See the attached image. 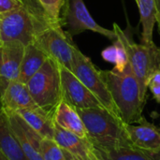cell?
Here are the masks:
<instances>
[{"label": "cell", "instance_id": "1", "mask_svg": "<svg viewBox=\"0 0 160 160\" xmlns=\"http://www.w3.org/2000/svg\"><path fill=\"white\" fill-rule=\"evenodd\" d=\"M121 119L127 124L138 123L142 118L144 102L140 85L128 61L112 70H100Z\"/></svg>", "mask_w": 160, "mask_h": 160}, {"label": "cell", "instance_id": "2", "mask_svg": "<svg viewBox=\"0 0 160 160\" xmlns=\"http://www.w3.org/2000/svg\"><path fill=\"white\" fill-rule=\"evenodd\" d=\"M87 131L88 140L98 152L133 147L124 128V121L105 108L76 109Z\"/></svg>", "mask_w": 160, "mask_h": 160}, {"label": "cell", "instance_id": "3", "mask_svg": "<svg viewBox=\"0 0 160 160\" xmlns=\"http://www.w3.org/2000/svg\"><path fill=\"white\" fill-rule=\"evenodd\" d=\"M49 25L52 24L39 7L29 0H23L21 7L0 15L2 43L15 40L24 46L33 44L36 38Z\"/></svg>", "mask_w": 160, "mask_h": 160}, {"label": "cell", "instance_id": "4", "mask_svg": "<svg viewBox=\"0 0 160 160\" xmlns=\"http://www.w3.org/2000/svg\"><path fill=\"white\" fill-rule=\"evenodd\" d=\"M113 31L116 41L124 50L138 80L141 98L145 103L149 80L155 71L160 69V47L155 43L151 45L135 43L116 23H113Z\"/></svg>", "mask_w": 160, "mask_h": 160}, {"label": "cell", "instance_id": "5", "mask_svg": "<svg viewBox=\"0 0 160 160\" xmlns=\"http://www.w3.org/2000/svg\"><path fill=\"white\" fill-rule=\"evenodd\" d=\"M26 85L37 106L53 116L57 105L62 100L59 65L48 58Z\"/></svg>", "mask_w": 160, "mask_h": 160}, {"label": "cell", "instance_id": "6", "mask_svg": "<svg viewBox=\"0 0 160 160\" xmlns=\"http://www.w3.org/2000/svg\"><path fill=\"white\" fill-rule=\"evenodd\" d=\"M33 44L60 67L72 70L75 54L79 49L62 26L49 25L36 38Z\"/></svg>", "mask_w": 160, "mask_h": 160}, {"label": "cell", "instance_id": "7", "mask_svg": "<svg viewBox=\"0 0 160 160\" xmlns=\"http://www.w3.org/2000/svg\"><path fill=\"white\" fill-rule=\"evenodd\" d=\"M71 72L83 83V85L98 99L102 106L115 116L120 117L119 112L112 100L111 93L98 69L89 57L80 50L76 52Z\"/></svg>", "mask_w": 160, "mask_h": 160}, {"label": "cell", "instance_id": "8", "mask_svg": "<svg viewBox=\"0 0 160 160\" xmlns=\"http://www.w3.org/2000/svg\"><path fill=\"white\" fill-rule=\"evenodd\" d=\"M62 26L67 27V33L70 37L92 31L104 36L113 43L117 40L113 29L104 28L93 19L83 0H66L62 10Z\"/></svg>", "mask_w": 160, "mask_h": 160}, {"label": "cell", "instance_id": "9", "mask_svg": "<svg viewBox=\"0 0 160 160\" xmlns=\"http://www.w3.org/2000/svg\"><path fill=\"white\" fill-rule=\"evenodd\" d=\"M62 99L75 109L104 108L98 99L68 68L60 67Z\"/></svg>", "mask_w": 160, "mask_h": 160}, {"label": "cell", "instance_id": "10", "mask_svg": "<svg viewBox=\"0 0 160 160\" xmlns=\"http://www.w3.org/2000/svg\"><path fill=\"white\" fill-rule=\"evenodd\" d=\"M25 46L19 41L3 42L0 45V97L13 81H17Z\"/></svg>", "mask_w": 160, "mask_h": 160}, {"label": "cell", "instance_id": "11", "mask_svg": "<svg viewBox=\"0 0 160 160\" xmlns=\"http://www.w3.org/2000/svg\"><path fill=\"white\" fill-rule=\"evenodd\" d=\"M135 124L138 125L124 123L125 130L132 146L150 152L160 151L159 129L143 117Z\"/></svg>", "mask_w": 160, "mask_h": 160}, {"label": "cell", "instance_id": "12", "mask_svg": "<svg viewBox=\"0 0 160 160\" xmlns=\"http://www.w3.org/2000/svg\"><path fill=\"white\" fill-rule=\"evenodd\" d=\"M54 142L59 147L83 160H101L89 140L82 139L54 124Z\"/></svg>", "mask_w": 160, "mask_h": 160}, {"label": "cell", "instance_id": "13", "mask_svg": "<svg viewBox=\"0 0 160 160\" xmlns=\"http://www.w3.org/2000/svg\"><path fill=\"white\" fill-rule=\"evenodd\" d=\"M0 105L3 110L13 112L23 109L39 108L33 100L27 85L18 80L9 82L0 97Z\"/></svg>", "mask_w": 160, "mask_h": 160}, {"label": "cell", "instance_id": "14", "mask_svg": "<svg viewBox=\"0 0 160 160\" xmlns=\"http://www.w3.org/2000/svg\"><path fill=\"white\" fill-rule=\"evenodd\" d=\"M53 122L60 128L74 133L78 137L88 140L87 131L76 109L63 99L54 111Z\"/></svg>", "mask_w": 160, "mask_h": 160}, {"label": "cell", "instance_id": "15", "mask_svg": "<svg viewBox=\"0 0 160 160\" xmlns=\"http://www.w3.org/2000/svg\"><path fill=\"white\" fill-rule=\"evenodd\" d=\"M38 135L46 139H53V116L40 108L23 109L16 112Z\"/></svg>", "mask_w": 160, "mask_h": 160}, {"label": "cell", "instance_id": "16", "mask_svg": "<svg viewBox=\"0 0 160 160\" xmlns=\"http://www.w3.org/2000/svg\"><path fill=\"white\" fill-rule=\"evenodd\" d=\"M0 150L9 160H27L0 105Z\"/></svg>", "mask_w": 160, "mask_h": 160}, {"label": "cell", "instance_id": "17", "mask_svg": "<svg viewBox=\"0 0 160 160\" xmlns=\"http://www.w3.org/2000/svg\"><path fill=\"white\" fill-rule=\"evenodd\" d=\"M47 59L48 56L36 45L29 44L25 46L18 81L26 84L33 75L40 69Z\"/></svg>", "mask_w": 160, "mask_h": 160}, {"label": "cell", "instance_id": "18", "mask_svg": "<svg viewBox=\"0 0 160 160\" xmlns=\"http://www.w3.org/2000/svg\"><path fill=\"white\" fill-rule=\"evenodd\" d=\"M136 3L140 11V22L142 26V44L151 45L155 43L153 33L158 17L156 0H136Z\"/></svg>", "mask_w": 160, "mask_h": 160}, {"label": "cell", "instance_id": "19", "mask_svg": "<svg viewBox=\"0 0 160 160\" xmlns=\"http://www.w3.org/2000/svg\"><path fill=\"white\" fill-rule=\"evenodd\" d=\"M96 153L101 160H160V151L150 152L135 147H121L109 152L96 150Z\"/></svg>", "mask_w": 160, "mask_h": 160}, {"label": "cell", "instance_id": "20", "mask_svg": "<svg viewBox=\"0 0 160 160\" xmlns=\"http://www.w3.org/2000/svg\"><path fill=\"white\" fill-rule=\"evenodd\" d=\"M47 21L54 26H62V10L66 0H34ZM63 27V26H62Z\"/></svg>", "mask_w": 160, "mask_h": 160}, {"label": "cell", "instance_id": "21", "mask_svg": "<svg viewBox=\"0 0 160 160\" xmlns=\"http://www.w3.org/2000/svg\"><path fill=\"white\" fill-rule=\"evenodd\" d=\"M39 153L43 160H66L63 149L59 147L53 139L42 138Z\"/></svg>", "mask_w": 160, "mask_h": 160}, {"label": "cell", "instance_id": "22", "mask_svg": "<svg viewBox=\"0 0 160 160\" xmlns=\"http://www.w3.org/2000/svg\"><path fill=\"white\" fill-rule=\"evenodd\" d=\"M23 4V0H0V15L9 12Z\"/></svg>", "mask_w": 160, "mask_h": 160}, {"label": "cell", "instance_id": "23", "mask_svg": "<svg viewBox=\"0 0 160 160\" xmlns=\"http://www.w3.org/2000/svg\"><path fill=\"white\" fill-rule=\"evenodd\" d=\"M149 90L154 96V98L160 103V84H150L148 85Z\"/></svg>", "mask_w": 160, "mask_h": 160}, {"label": "cell", "instance_id": "24", "mask_svg": "<svg viewBox=\"0 0 160 160\" xmlns=\"http://www.w3.org/2000/svg\"><path fill=\"white\" fill-rule=\"evenodd\" d=\"M150 84H160V69L153 73L148 82V85Z\"/></svg>", "mask_w": 160, "mask_h": 160}, {"label": "cell", "instance_id": "25", "mask_svg": "<svg viewBox=\"0 0 160 160\" xmlns=\"http://www.w3.org/2000/svg\"><path fill=\"white\" fill-rule=\"evenodd\" d=\"M63 152H64V157H65L66 160H83L80 158H78V157H76V156L71 155L70 153H68V152H67L65 150H63Z\"/></svg>", "mask_w": 160, "mask_h": 160}, {"label": "cell", "instance_id": "26", "mask_svg": "<svg viewBox=\"0 0 160 160\" xmlns=\"http://www.w3.org/2000/svg\"><path fill=\"white\" fill-rule=\"evenodd\" d=\"M156 4H157V9H158V18H160V0H156Z\"/></svg>", "mask_w": 160, "mask_h": 160}, {"label": "cell", "instance_id": "27", "mask_svg": "<svg viewBox=\"0 0 160 160\" xmlns=\"http://www.w3.org/2000/svg\"><path fill=\"white\" fill-rule=\"evenodd\" d=\"M0 160H9L2 152H1V150H0Z\"/></svg>", "mask_w": 160, "mask_h": 160}, {"label": "cell", "instance_id": "28", "mask_svg": "<svg viewBox=\"0 0 160 160\" xmlns=\"http://www.w3.org/2000/svg\"><path fill=\"white\" fill-rule=\"evenodd\" d=\"M157 24H158V33H159L160 36V18L157 19Z\"/></svg>", "mask_w": 160, "mask_h": 160}, {"label": "cell", "instance_id": "29", "mask_svg": "<svg viewBox=\"0 0 160 160\" xmlns=\"http://www.w3.org/2000/svg\"><path fill=\"white\" fill-rule=\"evenodd\" d=\"M2 44V40H1V33H0V45Z\"/></svg>", "mask_w": 160, "mask_h": 160}]
</instances>
